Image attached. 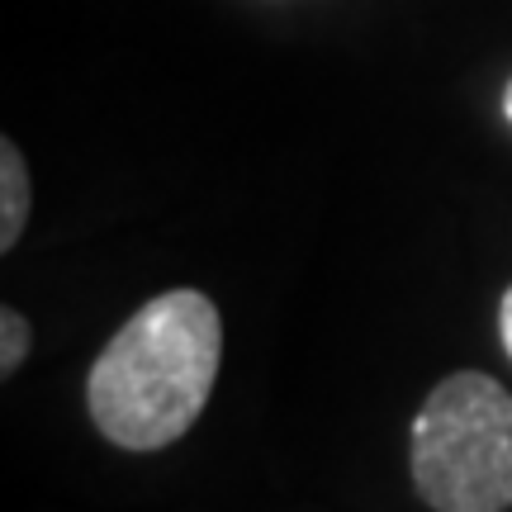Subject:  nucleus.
Returning <instances> with one entry per match:
<instances>
[{"label":"nucleus","mask_w":512,"mask_h":512,"mask_svg":"<svg viewBox=\"0 0 512 512\" xmlns=\"http://www.w3.org/2000/svg\"><path fill=\"white\" fill-rule=\"evenodd\" d=\"M29 223V166L19 147L5 138L0 143V252H10Z\"/></svg>","instance_id":"7ed1b4c3"},{"label":"nucleus","mask_w":512,"mask_h":512,"mask_svg":"<svg viewBox=\"0 0 512 512\" xmlns=\"http://www.w3.org/2000/svg\"><path fill=\"white\" fill-rule=\"evenodd\" d=\"M29 356V318L19 309H0V375L10 380Z\"/></svg>","instance_id":"20e7f679"},{"label":"nucleus","mask_w":512,"mask_h":512,"mask_svg":"<svg viewBox=\"0 0 512 512\" xmlns=\"http://www.w3.org/2000/svg\"><path fill=\"white\" fill-rule=\"evenodd\" d=\"M503 114H508V124H512V81H508V91H503Z\"/></svg>","instance_id":"423d86ee"},{"label":"nucleus","mask_w":512,"mask_h":512,"mask_svg":"<svg viewBox=\"0 0 512 512\" xmlns=\"http://www.w3.org/2000/svg\"><path fill=\"white\" fill-rule=\"evenodd\" d=\"M418 498L437 512L512 508V394L484 370H456L422 399L408 441Z\"/></svg>","instance_id":"f03ea898"},{"label":"nucleus","mask_w":512,"mask_h":512,"mask_svg":"<svg viewBox=\"0 0 512 512\" xmlns=\"http://www.w3.org/2000/svg\"><path fill=\"white\" fill-rule=\"evenodd\" d=\"M498 332H503V351L512 356V285L503 290V304H498Z\"/></svg>","instance_id":"39448f33"},{"label":"nucleus","mask_w":512,"mask_h":512,"mask_svg":"<svg viewBox=\"0 0 512 512\" xmlns=\"http://www.w3.org/2000/svg\"><path fill=\"white\" fill-rule=\"evenodd\" d=\"M219 356L223 323L209 294L166 290L147 299L86 375L91 422L124 451H162L204 413Z\"/></svg>","instance_id":"f257e3e1"}]
</instances>
